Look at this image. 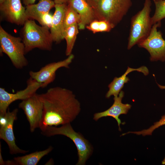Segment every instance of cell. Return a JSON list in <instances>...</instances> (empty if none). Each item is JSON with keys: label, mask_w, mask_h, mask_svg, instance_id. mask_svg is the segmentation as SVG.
Returning <instances> with one entry per match:
<instances>
[{"label": "cell", "mask_w": 165, "mask_h": 165, "mask_svg": "<svg viewBox=\"0 0 165 165\" xmlns=\"http://www.w3.org/2000/svg\"><path fill=\"white\" fill-rule=\"evenodd\" d=\"M39 95L43 105L39 127L41 131L48 126L71 123L80 112V102L73 92L69 89L54 87Z\"/></svg>", "instance_id": "cell-1"}, {"label": "cell", "mask_w": 165, "mask_h": 165, "mask_svg": "<svg viewBox=\"0 0 165 165\" xmlns=\"http://www.w3.org/2000/svg\"><path fill=\"white\" fill-rule=\"evenodd\" d=\"M41 134L47 137L62 135L71 139L77 150L78 160L76 165H85L93 153L94 148L92 145L82 134L75 131L71 123L63 125L59 127L48 126L43 130L41 131Z\"/></svg>", "instance_id": "cell-2"}, {"label": "cell", "mask_w": 165, "mask_h": 165, "mask_svg": "<svg viewBox=\"0 0 165 165\" xmlns=\"http://www.w3.org/2000/svg\"><path fill=\"white\" fill-rule=\"evenodd\" d=\"M49 28L40 26L34 20H27L22 30V40L25 46V53L33 49L50 51L53 42Z\"/></svg>", "instance_id": "cell-3"}, {"label": "cell", "mask_w": 165, "mask_h": 165, "mask_svg": "<svg viewBox=\"0 0 165 165\" xmlns=\"http://www.w3.org/2000/svg\"><path fill=\"white\" fill-rule=\"evenodd\" d=\"M151 5V0H145L142 9L131 18L128 49L143 40L149 34L152 25L150 16Z\"/></svg>", "instance_id": "cell-4"}, {"label": "cell", "mask_w": 165, "mask_h": 165, "mask_svg": "<svg viewBox=\"0 0 165 165\" xmlns=\"http://www.w3.org/2000/svg\"><path fill=\"white\" fill-rule=\"evenodd\" d=\"M0 53H4L16 68L21 69L27 66L28 62L25 57V46L22 38L9 34L0 26Z\"/></svg>", "instance_id": "cell-5"}, {"label": "cell", "mask_w": 165, "mask_h": 165, "mask_svg": "<svg viewBox=\"0 0 165 165\" xmlns=\"http://www.w3.org/2000/svg\"><path fill=\"white\" fill-rule=\"evenodd\" d=\"M132 5V0H100L94 8L102 19L115 27L127 14Z\"/></svg>", "instance_id": "cell-6"}, {"label": "cell", "mask_w": 165, "mask_h": 165, "mask_svg": "<svg viewBox=\"0 0 165 165\" xmlns=\"http://www.w3.org/2000/svg\"><path fill=\"white\" fill-rule=\"evenodd\" d=\"M161 22L153 25L148 36L137 44L140 47L146 49L149 53L152 61H165V40L162 33L157 28L161 26Z\"/></svg>", "instance_id": "cell-7"}, {"label": "cell", "mask_w": 165, "mask_h": 165, "mask_svg": "<svg viewBox=\"0 0 165 165\" xmlns=\"http://www.w3.org/2000/svg\"><path fill=\"white\" fill-rule=\"evenodd\" d=\"M27 86L23 90L14 94L7 91L3 88H0V116H4L6 113L9 105L18 100L22 101L27 99L36 93L42 88V84L30 77L27 81Z\"/></svg>", "instance_id": "cell-8"}, {"label": "cell", "mask_w": 165, "mask_h": 165, "mask_svg": "<svg viewBox=\"0 0 165 165\" xmlns=\"http://www.w3.org/2000/svg\"><path fill=\"white\" fill-rule=\"evenodd\" d=\"M18 111L17 108L11 112L8 109L4 116H0V138L7 143L9 153L11 155L25 154L28 152V151L20 148L16 143L13 126L14 121L17 119Z\"/></svg>", "instance_id": "cell-9"}, {"label": "cell", "mask_w": 165, "mask_h": 165, "mask_svg": "<svg viewBox=\"0 0 165 165\" xmlns=\"http://www.w3.org/2000/svg\"><path fill=\"white\" fill-rule=\"evenodd\" d=\"M18 107L24 112L29 124L30 132L33 133L36 128H39L42 116L43 105L39 94L36 93L22 101Z\"/></svg>", "instance_id": "cell-10"}, {"label": "cell", "mask_w": 165, "mask_h": 165, "mask_svg": "<svg viewBox=\"0 0 165 165\" xmlns=\"http://www.w3.org/2000/svg\"><path fill=\"white\" fill-rule=\"evenodd\" d=\"M74 57V55L72 53L65 59L48 64L38 71H30L29 72L30 77L42 83V88H45L54 80L56 72L58 69L62 67L69 68V65Z\"/></svg>", "instance_id": "cell-11"}, {"label": "cell", "mask_w": 165, "mask_h": 165, "mask_svg": "<svg viewBox=\"0 0 165 165\" xmlns=\"http://www.w3.org/2000/svg\"><path fill=\"white\" fill-rule=\"evenodd\" d=\"M0 10L6 20L12 23L22 25L28 20L20 0H3L0 3Z\"/></svg>", "instance_id": "cell-12"}, {"label": "cell", "mask_w": 165, "mask_h": 165, "mask_svg": "<svg viewBox=\"0 0 165 165\" xmlns=\"http://www.w3.org/2000/svg\"><path fill=\"white\" fill-rule=\"evenodd\" d=\"M124 96V92L121 90L118 95L114 96V102L112 106L103 112L95 113L93 116L94 120L97 121L102 117H112L117 121L119 130L121 131L120 125L122 122L119 117L122 114H127L131 107V105L129 104H124L122 103Z\"/></svg>", "instance_id": "cell-13"}, {"label": "cell", "mask_w": 165, "mask_h": 165, "mask_svg": "<svg viewBox=\"0 0 165 165\" xmlns=\"http://www.w3.org/2000/svg\"><path fill=\"white\" fill-rule=\"evenodd\" d=\"M66 4H55L50 32L53 42L58 43L64 39V19L67 8Z\"/></svg>", "instance_id": "cell-14"}, {"label": "cell", "mask_w": 165, "mask_h": 165, "mask_svg": "<svg viewBox=\"0 0 165 165\" xmlns=\"http://www.w3.org/2000/svg\"><path fill=\"white\" fill-rule=\"evenodd\" d=\"M68 3L79 14L80 21L78 24L79 28L83 29L90 24L94 17V9L86 0H70Z\"/></svg>", "instance_id": "cell-15"}, {"label": "cell", "mask_w": 165, "mask_h": 165, "mask_svg": "<svg viewBox=\"0 0 165 165\" xmlns=\"http://www.w3.org/2000/svg\"><path fill=\"white\" fill-rule=\"evenodd\" d=\"M134 71L141 72L145 75H148L149 71L147 68L142 66L138 68H133L128 67L125 73L119 77H115L113 80L108 85L109 90L106 94V97L109 98L113 95H118L121 91L124 84L127 83L130 80L127 75L130 73Z\"/></svg>", "instance_id": "cell-16"}, {"label": "cell", "mask_w": 165, "mask_h": 165, "mask_svg": "<svg viewBox=\"0 0 165 165\" xmlns=\"http://www.w3.org/2000/svg\"><path fill=\"white\" fill-rule=\"evenodd\" d=\"M51 0H40L38 3L26 6L25 13L28 19L38 21L44 14L49 13L55 5Z\"/></svg>", "instance_id": "cell-17"}, {"label": "cell", "mask_w": 165, "mask_h": 165, "mask_svg": "<svg viewBox=\"0 0 165 165\" xmlns=\"http://www.w3.org/2000/svg\"><path fill=\"white\" fill-rule=\"evenodd\" d=\"M50 146L44 150L36 151L29 154L14 158V165H36L40 160L48 155L53 149Z\"/></svg>", "instance_id": "cell-18"}, {"label": "cell", "mask_w": 165, "mask_h": 165, "mask_svg": "<svg viewBox=\"0 0 165 165\" xmlns=\"http://www.w3.org/2000/svg\"><path fill=\"white\" fill-rule=\"evenodd\" d=\"M78 24H75L65 28L64 30L63 35L66 42V55L68 56L72 52L78 33Z\"/></svg>", "instance_id": "cell-19"}, {"label": "cell", "mask_w": 165, "mask_h": 165, "mask_svg": "<svg viewBox=\"0 0 165 165\" xmlns=\"http://www.w3.org/2000/svg\"><path fill=\"white\" fill-rule=\"evenodd\" d=\"M86 28L93 33L109 32L115 27L108 21L104 19L92 21Z\"/></svg>", "instance_id": "cell-20"}, {"label": "cell", "mask_w": 165, "mask_h": 165, "mask_svg": "<svg viewBox=\"0 0 165 165\" xmlns=\"http://www.w3.org/2000/svg\"><path fill=\"white\" fill-rule=\"evenodd\" d=\"M80 21V17L78 13L68 3L65 15L64 29L65 28L74 24H78Z\"/></svg>", "instance_id": "cell-21"}, {"label": "cell", "mask_w": 165, "mask_h": 165, "mask_svg": "<svg viewBox=\"0 0 165 165\" xmlns=\"http://www.w3.org/2000/svg\"><path fill=\"white\" fill-rule=\"evenodd\" d=\"M155 6L154 14L151 17L152 25L165 18V0L154 1Z\"/></svg>", "instance_id": "cell-22"}, {"label": "cell", "mask_w": 165, "mask_h": 165, "mask_svg": "<svg viewBox=\"0 0 165 165\" xmlns=\"http://www.w3.org/2000/svg\"><path fill=\"white\" fill-rule=\"evenodd\" d=\"M164 125H165V114L161 117V119L159 121L155 123L153 125L148 129L143 130L139 131L128 132L123 134L122 135H124L130 133L136 134L138 135H142L143 136L151 135L152 132L156 129Z\"/></svg>", "instance_id": "cell-23"}, {"label": "cell", "mask_w": 165, "mask_h": 165, "mask_svg": "<svg viewBox=\"0 0 165 165\" xmlns=\"http://www.w3.org/2000/svg\"><path fill=\"white\" fill-rule=\"evenodd\" d=\"M53 15L47 13L44 14L38 22L42 26H45L50 29L52 25Z\"/></svg>", "instance_id": "cell-24"}, {"label": "cell", "mask_w": 165, "mask_h": 165, "mask_svg": "<svg viewBox=\"0 0 165 165\" xmlns=\"http://www.w3.org/2000/svg\"><path fill=\"white\" fill-rule=\"evenodd\" d=\"M87 2L94 9L100 0H86Z\"/></svg>", "instance_id": "cell-25"}, {"label": "cell", "mask_w": 165, "mask_h": 165, "mask_svg": "<svg viewBox=\"0 0 165 165\" xmlns=\"http://www.w3.org/2000/svg\"><path fill=\"white\" fill-rule=\"evenodd\" d=\"M36 0H22L24 4L26 6L34 4Z\"/></svg>", "instance_id": "cell-26"}, {"label": "cell", "mask_w": 165, "mask_h": 165, "mask_svg": "<svg viewBox=\"0 0 165 165\" xmlns=\"http://www.w3.org/2000/svg\"><path fill=\"white\" fill-rule=\"evenodd\" d=\"M53 1L55 4H66L69 2L70 0H51Z\"/></svg>", "instance_id": "cell-27"}, {"label": "cell", "mask_w": 165, "mask_h": 165, "mask_svg": "<svg viewBox=\"0 0 165 165\" xmlns=\"http://www.w3.org/2000/svg\"><path fill=\"white\" fill-rule=\"evenodd\" d=\"M1 147V144L0 143V165H5V161L4 160L2 157Z\"/></svg>", "instance_id": "cell-28"}, {"label": "cell", "mask_w": 165, "mask_h": 165, "mask_svg": "<svg viewBox=\"0 0 165 165\" xmlns=\"http://www.w3.org/2000/svg\"><path fill=\"white\" fill-rule=\"evenodd\" d=\"M53 164V160L51 159L46 163L45 165H52Z\"/></svg>", "instance_id": "cell-29"}, {"label": "cell", "mask_w": 165, "mask_h": 165, "mask_svg": "<svg viewBox=\"0 0 165 165\" xmlns=\"http://www.w3.org/2000/svg\"><path fill=\"white\" fill-rule=\"evenodd\" d=\"M162 164L163 165H165V157L163 160L162 161Z\"/></svg>", "instance_id": "cell-30"}, {"label": "cell", "mask_w": 165, "mask_h": 165, "mask_svg": "<svg viewBox=\"0 0 165 165\" xmlns=\"http://www.w3.org/2000/svg\"><path fill=\"white\" fill-rule=\"evenodd\" d=\"M160 87L161 88V89H165V86H161V85H160Z\"/></svg>", "instance_id": "cell-31"}, {"label": "cell", "mask_w": 165, "mask_h": 165, "mask_svg": "<svg viewBox=\"0 0 165 165\" xmlns=\"http://www.w3.org/2000/svg\"><path fill=\"white\" fill-rule=\"evenodd\" d=\"M3 0H0V3H1Z\"/></svg>", "instance_id": "cell-32"}, {"label": "cell", "mask_w": 165, "mask_h": 165, "mask_svg": "<svg viewBox=\"0 0 165 165\" xmlns=\"http://www.w3.org/2000/svg\"><path fill=\"white\" fill-rule=\"evenodd\" d=\"M153 0L154 1H157V0Z\"/></svg>", "instance_id": "cell-33"}]
</instances>
